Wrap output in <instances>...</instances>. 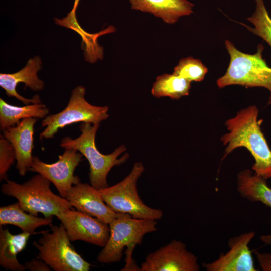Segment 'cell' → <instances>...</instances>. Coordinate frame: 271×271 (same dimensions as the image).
Instances as JSON below:
<instances>
[{
    "label": "cell",
    "instance_id": "cell-1",
    "mask_svg": "<svg viewBox=\"0 0 271 271\" xmlns=\"http://www.w3.org/2000/svg\"><path fill=\"white\" fill-rule=\"evenodd\" d=\"M258 111L256 106H249L228 119L225 124L229 132L221 141L226 146L223 158L235 149L244 147L255 160L252 166L254 173L267 180L271 179V149L258 120Z\"/></svg>",
    "mask_w": 271,
    "mask_h": 271
},
{
    "label": "cell",
    "instance_id": "cell-2",
    "mask_svg": "<svg viewBox=\"0 0 271 271\" xmlns=\"http://www.w3.org/2000/svg\"><path fill=\"white\" fill-rule=\"evenodd\" d=\"M157 220L142 219L119 213L109 224L110 235L106 245L99 253L97 260L102 263L120 261L125 247L126 264L122 270H140L132 258L133 250L141 244L144 236L157 230Z\"/></svg>",
    "mask_w": 271,
    "mask_h": 271
},
{
    "label": "cell",
    "instance_id": "cell-3",
    "mask_svg": "<svg viewBox=\"0 0 271 271\" xmlns=\"http://www.w3.org/2000/svg\"><path fill=\"white\" fill-rule=\"evenodd\" d=\"M99 127V124L82 123L79 126L81 134L75 139L69 137L63 138L60 146L65 149L76 150L87 159L90 165V184L96 189L100 190L109 186L107 177L112 168L124 163L129 155L126 153L118 158L126 150L123 145L116 148L109 154L101 153L95 143L96 134Z\"/></svg>",
    "mask_w": 271,
    "mask_h": 271
},
{
    "label": "cell",
    "instance_id": "cell-4",
    "mask_svg": "<svg viewBox=\"0 0 271 271\" xmlns=\"http://www.w3.org/2000/svg\"><path fill=\"white\" fill-rule=\"evenodd\" d=\"M5 181L1 187L2 193L15 198L22 209L32 215L41 213L45 217H57L64 209L72 207L67 199L52 191L51 182L40 174L22 184Z\"/></svg>",
    "mask_w": 271,
    "mask_h": 271
},
{
    "label": "cell",
    "instance_id": "cell-5",
    "mask_svg": "<svg viewBox=\"0 0 271 271\" xmlns=\"http://www.w3.org/2000/svg\"><path fill=\"white\" fill-rule=\"evenodd\" d=\"M225 48L230 60L226 73L217 80V85L222 88L232 85L246 87H263L271 94V68L262 57L264 47L257 46L253 54L238 50L228 40L225 41Z\"/></svg>",
    "mask_w": 271,
    "mask_h": 271
},
{
    "label": "cell",
    "instance_id": "cell-6",
    "mask_svg": "<svg viewBox=\"0 0 271 271\" xmlns=\"http://www.w3.org/2000/svg\"><path fill=\"white\" fill-rule=\"evenodd\" d=\"M144 170L141 162H136L124 179L99 191L105 203L116 213L127 214L138 219L159 220L163 211L144 204L137 192V181Z\"/></svg>",
    "mask_w": 271,
    "mask_h": 271
},
{
    "label": "cell",
    "instance_id": "cell-7",
    "mask_svg": "<svg viewBox=\"0 0 271 271\" xmlns=\"http://www.w3.org/2000/svg\"><path fill=\"white\" fill-rule=\"evenodd\" d=\"M51 231L42 232L33 245L38 251V258L55 271H88L91 264L75 250L64 225H50Z\"/></svg>",
    "mask_w": 271,
    "mask_h": 271
},
{
    "label": "cell",
    "instance_id": "cell-8",
    "mask_svg": "<svg viewBox=\"0 0 271 271\" xmlns=\"http://www.w3.org/2000/svg\"><path fill=\"white\" fill-rule=\"evenodd\" d=\"M85 92L84 87H76L63 110L43 119L42 126L45 128L40 134V140L52 138L59 129L72 124L82 122L97 124L108 118V107L91 104L84 98Z\"/></svg>",
    "mask_w": 271,
    "mask_h": 271
},
{
    "label": "cell",
    "instance_id": "cell-9",
    "mask_svg": "<svg viewBox=\"0 0 271 271\" xmlns=\"http://www.w3.org/2000/svg\"><path fill=\"white\" fill-rule=\"evenodd\" d=\"M82 157L81 153L73 149H65L58 160L51 164L33 156L29 171L46 177L55 186L60 196L66 198L72 187L80 182L79 177L74 175V171Z\"/></svg>",
    "mask_w": 271,
    "mask_h": 271
},
{
    "label": "cell",
    "instance_id": "cell-10",
    "mask_svg": "<svg viewBox=\"0 0 271 271\" xmlns=\"http://www.w3.org/2000/svg\"><path fill=\"white\" fill-rule=\"evenodd\" d=\"M71 209H64L57 216L64 225L70 241L81 240L103 247L110 235L109 224L89 214Z\"/></svg>",
    "mask_w": 271,
    "mask_h": 271
},
{
    "label": "cell",
    "instance_id": "cell-11",
    "mask_svg": "<svg viewBox=\"0 0 271 271\" xmlns=\"http://www.w3.org/2000/svg\"><path fill=\"white\" fill-rule=\"evenodd\" d=\"M198 258L185 243L173 240L150 253L141 263V271H199Z\"/></svg>",
    "mask_w": 271,
    "mask_h": 271
},
{
    "label": "cell",
    "instance_id": "cell-12",
    "mask_svg": "<svg viewBox=\"0 0 271 271\" xmlns=\"http://www.w3.org/2000/svg\"><path fill=\"white\" fill-rule=\"evenodd\" d=\"M255 234L254 231L243 233L230 238L229 250L221 253L219 258L210 263H203L207 271H256L249 244Z\"/></svg>",
    "mask_w": 271,
    "mask_h": 271
},
{
    "label": "cell",
    "instance_id": "cell-13",
    "mask_svg": "<svg viewBox=\"0 0 271 271\" xmlns=\"http://www.w3.org/2000/svg\"><path fill=\"white\" fill-rule=\"evenodd\" d=\"M66 199L77 210L89 214L108 224L119 214L107 205L99 190L91 184L79 182L73 186Z\"/></svg>",
    "mask_w": 271,
    "mask_h": 271
},
{
    "label": "cell",
    "instance_id": "cell-14",
    "mask_svg": "<svg viewBox=\"0 0 271 271\" xmlns=\"http://www.w3.org/2000/svg\"><path fill=\"white\" fill-rule=\"evenodd\" d=\"M41 59L36 56L29 59L26 65L20 70L13 73L0 74V86L9 97H14L24 104L41 103L38 95H35L32 98H26L20 95L16 90L17 85L20 83L25 84V89L29 87L33 91H39L43 89L44 83L40 80L37 72L41 69Z\"/></svg>",
    "mask_w": 271,
    "mask_h": 271
},
{
    "label": "cell",
    "instance_id": "cell-15",
    "mask_svg": "<svg viewBox=\"0 0 271 271\" xmlns=\"http://www.w3.org/2000/svg\"><path fill=\"white\" fill-rule=\"evenodd\" d=\"M36 118L21 120L16 125L4 130L3 136L13 145L16 156V166L19 174L25 175L32 162V150L34 148V125Z\"/></svg>",
    "mask_w": 271,
    "mask_h": 271
},
{
    "label": "cell",
    "instance_id": "cell-16",
    "mask_svg": "<svg viewBox=\"0 0 271 271\" xmlns=\"http://www.w3.org/2000/svg\"><path fill=\"white\" fill-rule=\"evenodd\" d=\"M132 10L153 14L167 24H173L193 13L194 5L188 0H129Z\"/></svg>",
    "mask_w": 271,
    "mask_h": 271
},
{
    "label": "cell",
    "instance_id": "cell-17",
    "mask_svg": "<svg viewBox=\"0 0 271 271\" xmlns=\"http://www.w3.org/2000/svg\"><path fill=\"white\" fill-rule=\"evenodd\" d=\"M0 226V265L6 270L24 271V265L20 263L18 254L26 247L32 234L22 232L13 234L8 228Z\"/></svg>",
    "mask_w": 271,
    "mask_h": 271
},
{
    "label": "cell",
    "instance_id": "cell-18",
    "mask_svg": "<svg viewBox=\"0 0 271 271\" xmlns=\"http://www.w3.org/2000/svg\"><path fill=\"white\" fill-rule=\"evenodd\" d=\"M237 190L240 196L251 202H259L271 208V188L266 180L245 169L237 174Z\"/></svg>",
    "mask_w": 271,
    "mask_h": 271
},
{
    "label": "cell",
    "instance_id": "cell-19",
    "mask_svg": "<svg viewBox=\"0 0 271 271\" xmlns=\"http://www.w3.org/2000/svg\"><path fill=\"white\" fill-rule=\"evenodd\" d=\"M53 217H39L32 215L20 207L19 203L0 208V226L12 225L21 229L22 232L34 234L40 227L51 225Z\"/></svg>",
    "mask_w": 271,
    "mask_h": 271
},
{
    "label": "cell",
    "instance_id": "cell-20",
    "mask_svg": "<svg viewBox=\"0 0 271 271\" xmlns=\"http://www.w3.org/2000/svg\"><path fill=\"white\" fill-rule=\"evenodd\" d=\"M49 112V109L46 105L42 103L17 106L9 104L1 98V129L4 131L26 118H44Z\"/></svg>",
    "mask_w": 271,
    "mask_h": 271
},
{
    "label": "cell",
    "instance_id": "cell-21",
    "mask_svg": "<svg viewBox=\"0 0 271 271\" xmlns=\"http://www.w3.org/2000/svg\"><path fill=\"white\" fill-rule=\"evenodd\" d=\"M191 82L173 73L158 76L153 84L152 94L157 97H169L178 99L188 95Z\"/></svg>",
    "mask_w": 271,
    "mask_h": 271
},
{
    "label": "cell",
    "instance_id": "cell-22",
    "mask_svg": "<svg viewBox=\"0 0 271 271\" xmlns=\"http://www.w3.org/2000/svg\"><path fill=\"white\" fill-rule=\"evenodd\" d=\"M255 8L252 15L247 18L253 25L251 27L242 24L248 31L265 41L271 47V17L264 0H254Z\"/></svg>",
    "mask_w": 271,
    "mask_h": 271
},
{
    "label": "cell",
    "instance_id": "cell-23",
    "mask_svg": "<svg viewBox=\"0 0 271 271\" xmlns=\"http://www.w3.org/2000/svg\"><path fill=\"white\" fill-rule=\"evenodd\" d=\"M207 72L208 69L200 60L188 57L179 60L173 73L191 82L202 81Z\"/></svg>",
    "mask_w": 271,
    "mask_h": 271
},
{
    "label": "cell",
    "instance_id": "cell-24",
    "mask_svg": "<svg viewBox=\"0 0 271 271\" xmlns=\"http://www.w3.org/2000/svg\"><path fill=\"white\" fill-rule=\"evenodd\" d=\"M16 160L15 149L3 135L0 136V179H7V172Z\"/></svg>",
    "mask_w": 271,
    "mask_h": 271
},
{
    "label": "cell",
    "instance_id": "cell-25",
    "mask_svg": "<svg viewBox=\"0 0 271 271\" xmlns=\"http://www.w3.org/2000/svg\"><path fill=\"white\" fill-rule=\"evenodd\" d=\"M25 269L30 271H50L51 267L42 259L33 258L24 264Z\"/></svg>",
    "mask_w": 271,
    "mask_h": 271
},
{
    "label": "cell",
    "instance_id": "cell-26",
    "mask_svg": "<svg viewBox=\"0 0 271 271\" xmlns=\"http://www.w3.org/2000/svg\"><path fill=\"white\" fill-rule=\"evenodd\" d=\"M260 267L263 271H271V252L260 253L255 252Z\"/></svg>",
    "mask_w": 271,
    "mask_h": 271
},
{
    "label": "cell",
    "instance_id": "cell-27",
    "mask_svg": "<svg viewBox=\"0 0 271 271\" xmlns=\"http://www.w3.org/2000/svg\"><path fill=\"white\" fill-rule=\"evenodd\" d=\"M260 240L266 244L271 245V235H264L260 236Z\"/></svg>",
    "mask_w": 271,
    "mask_h": 271
},
{
    "label": "cell",
    "instance_id": "cell-28",
    "mask_svg": "<svg viewBox=\"0 0 271 271\" xmlns=\"http://www.w3.org/2000/svg\"><path fill=\"white\" fill-rule=\"evenodd\" d=\"M79 1H80V0H75L74 1V5H73V7L72 10L71 11L72 12H74V13L76 12V10L77 7V6H78V5L79 4Z\"/></svg>",
    "mask_w": 271,
    "mask_h": 271
},
{
    "label": "cell",
    "instance_id": "cell-29",
    "mask_svg": "<svg viewBox=\"0 0 271 271\" xmlns=\"http://www.w3.org/2000/svg\"><path fill=\"white\" fill-rule=\"evenodd\" d=\"M267 104H268V105H270V104H271V94H270V96H269V99H268V102H267Z\"/></svg>",
    "mask_w": 271,
    "mask_h": 271
}]
</instances>
